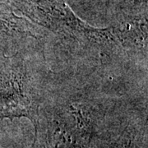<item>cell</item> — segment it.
Returning <instances> with one entry per match:
<instances>
[{
    "mask_svg": "<svg viewBox=\"0 0 148 148\" xmlns=\"http://www.w3.org/2000/svg\"><path fill=\"white\" fill-rule=\"evenodd\" d=\"M27 16L52 31L64 33L77 40H108V30L94 29L79 19L64 0H15Z\"/></svg>",
    "mask_w": 148,
    "mask_h": 148,
    "instance_id": "cell-1",
    "label": "cell"
},
{
    "mask_svg": "<svg viewBox=\"0 0 148 148\" xmlns=\"http://www.w3.org/2000/svg\"><path fill=\"white\" fill-rule=\"evenodd\" d=\"M27 84L18 68L5 66L0 72V119L28 118L37 132L38 110L27 92Z\"/></svg>",
    "mask_w": 148,
    "mask_h": 148,
    "instance_id": "cell-2",
    "label": "cell"
},
{
    "mask_svg": "<svg viewBox=\"0 0 148 148\" xmlns=\"http://www.w3.org/2000/svg\"><path fill=\"white\" fill-rule=\"evenodd\" d=\"M28 30V24L23 18L18 17L8 6L0 3V35H12Z\"/></svg>",
    "mask_w": 148,
    "mask_h": 148,
    "instance_id": "cell-3",
    "label": "cell"
},
{
    "mask_svg": "<svg viewBox=\"0 0 148 148\" xmlns=\"http://www.w3.org/2000/svg\"><path fill=\"white\" fill-rule=\"evenodd\" d=\"M45 148H77V146L71 132L63 125L50 132Z\"/></svg>",
    "mask_w": 148,
    "mask_h": 148,
    "instance_id": "cell-4",
    "label": "cell"
}]
</instances>
